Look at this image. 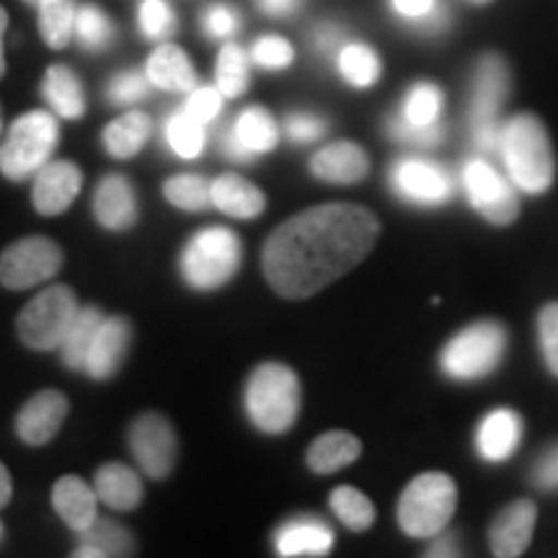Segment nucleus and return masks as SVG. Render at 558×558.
Segmentation results:
<instances>
[{
	"mask_svg": "<svg viewBox=\"0 0 558 558\" xmlns=\"http://www.w3.org/2000/svg\"><path fill=\"white\" fill-rule=\"evenodd\" d=\"M378 239L380 222L367 207L347 202L311 207L264 243V277L277 295L311 298L357 267Z\"/></svg>",
	"mask_w": 558,
	"mask_h": 558,
	"instance_id": "obj_1",
	"label": "nucleus"
},
{
	"mask_svg": "<svg viewBox=\"0 0 558 558\" xmlns=\"http://www.w3.org/2000/svg\"><path fill=\"white\" fill-rule=\"evenodd\" d=\"M533 484L541 492H558V445L548 448L533 465Z\"/></svg>",
	"mask_w": 558,
	"mask_h": 558,
	"instance_id": "obj_49",
	"label": "nucleus"
},
{
	"mask_svg": "<svg viewBox=\"0 0 558 558\" xmlns=\"http://www.w3.org/2000/svg\"><path fill=\"white\" fill-rule=\"evenodd\" d=\"M150 81L143 70H124V73H117L114 78L109 81V101L114 107H128V104H137L148 96Z\"/></svg>",
	"mask_w": 558,
	"mask_h": 558,
	"instance_id": "obj_43",
	"label": "nucleus"
},
{
	"mask_svg": "<svg viewBox=\"0 0 558 558\" xmlns=\"http://www.w3.org/2000/svg\"><path fill=\"white\" fill-rule=\"evenodd\" d=\"M94 215L99 226L111 230V233H124L135 226L140 209L128 177L109 173L107 179H101L94 194Z\"/></svg>",
	"mask_w": 558,
	"mask_h": 558,
	"instance_id": "obj_19",
	"label": "nucleus"
},
{
	"mask_svg": "<svg viewBox=\"0 0 558 558\" xmlns=\"http://www.w3.org/2000/svg\"><path fill=\"white\" fill-rule=\"evenodd\" d=\"M329 505H331V512L337 514L341 525H347L349 530H357V533H362V530L373 527L375 505L360 492V488H354V486L333 488L331 497H329Z\"/></svg>",
	"mask_w": 558,
	"mask_h": 558,
	"instance_id": "obj_37",
	"label": "nucleus"
},
{
	"mask_svg": "<svg viewBox=\"0 0 558 558\" xmlns=\"http://www.w3.org/2000/svg\"><path fill=\"white\" fill-rule=\"evenodd\" d=\"M163 194L173 207L186 209V213H202V209H207V205H213V199H209V181L205 177H197V173L171 177L163 184Z\"/></svg>",
	"mask_w": 558,
	"mask_h": 558,
	"instance_id": "obj_39",
	"label": "nucleus"
},
{
	"mask_svg": "<svg viewBox=\"0 0 558 558\" xmlns=\"http://www.w3.org/2000/svg\"><path fill=\"white\" fill-rule=\"evenodd\" d=\"M541 352L550 373L558 378V303H548L538 316Z\"/></svg>",
	"mask_w": 558,
	"mask_h": 558,
	"instance_id": "obj_47",
	"label": "nucleus"
},
{
	"mask_svg": "<svg viewBox=\"0 0 558 558\" xmlns=\"http://www.w3.org/2000/svg\"><path fill=\"white\" fill-rule=\"evenodd\" d=\"M94 492L104 505L117 512H132L145 497L137 473L122 463H104L96 471Z\"/></svg>",
	"mask_w": 558,
	"mask_h": 558,
	"instance_id": "obj_27",
	"label": "nucleus"
},
{
	"mask_svg": "<svg viewBox=\"0 0 558 558\" xmlns=\"http://www.w3.org/2000/svg\"><path fill=\"white\" fill-rule=\"evenodd\" d=\"M344 41H347L344 29H341L339 24H333V21L318 24L316 32H313V47H316V52L324 54V58H331V54H337Z\"/></svg>",
	"mask_w": 558,
	"mask_h": 558,
	"instance_id": "obj_50",
	"label": "nucleus"
},
{
	"mask_svg": "<svg viewBox=\"0 0 558 558\" xmlns=\"http://www.w3.org/2000/svg\"><path fill=\"white\" fill-rule=\"evenodd\" d=\"M68 396L60 390H41L24 403L16 416V435L21 442L39 448L58 435L68 416Z\"/></svg>",
	"mask_w": 558,
	"mask_h": 558,
	"instance_id": "obj_16",
	"label": "nucleus"
},
{
	"mask_svg": "<svg viewBox=\"0 0 558 558\" xmlns=\"http://www.w3.org/2000/svg\"><path fill=\"white\" fill-rule=\"evenodd\" d=\"M246 414L264 435H282L300 414V380L282 362H262L246 383Z\"/></svg>",
	"mask_w": 558,
	"mask_h": 558,
	"instance_id": "obj_3",
	"label": "nucleus"
},
{
	"mask_svg": "<svg viewBox=\"0 0 558 558\" xmlns=\"http://www.w3.org/2000/svg\"><path fill=\"white\" fill-rule=\"evenodd\" d=\"M507 349V329L499 320H478L458 331L439 352V369L450 380L471 383L492 375Z\"/></svg>",
	"mask_w": 558,
	"mask_h": 558,
	"instance_id": "obj_5",
	"label": "nucleus"
},
{
	"mask_svg": "<svg viewBox=\"0 0 558 558\" xmlns=\"http://www.w3.org/2000/svg\"><path fill=\"white\" fill-rule=\"evenodd\" d=\"M248 58L264 70H284L295 62V47L284 37L267 34V37H259L254 41Z\"/></svg>",
	"mask_w": 558,
	"mask_h": 558,
	"instance_id": "obj_42",
	"label": "nucleus"
},
{
	"mask_svg": "<svg viewBox=\"0 0 558 558\" xmlns=\"http://www.w3.org/2000/svg\"><path fill=\"white\" fill-rule=\"evenodd\" d=\"M140 29L148 39H166L177 32V13L171 11V5L166 0H143L140 3Z\"/></svg>",
	"mask_w": 558,
	"mask_h": 558,
	"instance_id": "obj_41",
	"label": "nucleus"
},
{
	"mask_svg": "<svg viewBox=\"0 0 558 558\" xmlns=\"http://www.w3.org/2000/svg\"><path fill=\"white\" fill-rule=\"evenodd\" d=\"M465 3H471V5H488V3H494V0H465Z\"/></svg>",
	"mask_w": 558,
	"mask_h": 558,
	"instance_id": "obj_55",
	"label": "nucleus"
},
{
	"mask_svg": "<svg viewBox=\"0 0 558 558\" xmlns=\"http://www.w3.org/2000/svg\"><path fill=\"white\" fill-rule=\"evenodd\" d=\"M333 546V533L318 518H295L275 533L279 556H326Z\"/></svg>",
	"mask_w": 558,
	"mask_h": 558,
	"instance_id": "obj_23",
	"label": "nucleus"
},
{
	"mask_svg": "<svg viewBox=\"0 0 558 558\" xmlns=\"http://www.w3.org/2000/svg\"><path fill=\"white\" fill-rule=\"evenodd\" d=\"M181 277L194 290H218L241 267V241L233 230L213 226L192 235L181 251Z\"/></svg>",
	"mask_w": 558,
	"mask_h": 558,
	"instance_id": "obj_7",
	"label": "nucleus"
},
{
	"mask_svg": "<svg viewBox=\"0 0 558 558\" xmlns=\"http://www.w3.org/2000/svg\"><path fill=\"white\" fill-rule=\"evenodd\" d=\"M251 83V58L246 50L239 45H226L218 54V65H215V86L226 99H239Z\"/></svg>",
	"mask_w": 558,
	"mask_h": 558,
	"instance_id": "obj_35",
	"label": "nucleus"
},
{
	"mask_svg": "<svg viewBox=\"0 0 558 558\" xmlns=\"http://www.w3.org/2000/svg\"><path fill=\"white\" fill-rule=\"evenodd\" d=\"M512 88V70L499 52H484L473 68L471 101H469V128H488L499 124L501 107L507 104Z\"/></svg>",
	"mask_w": 558,
	"mask_h": 558,
	"instance_id": "obj_12",
	"label": "nucleus"
},
{
	"mask_svg": "<svg viewBox=\"0 0 558 558\" xmlns=\"http://www.w3.org/2000/svg\"><path fill=\"white\" fill-rule=\"evenodd\" d=\"M96 492L78 476H62L52 488V507L70 530L81 533L96 520Z\"/></svg>",
	"mask_w": 558,
	"mask_h": 558,
	"instance_id": "obj_25",
	"label": "nucleus"
},
{
	"mask_svg": "<svg viewBox=\"0 0 558 558\" xmlns=\"http://www.w3.org/2000/svg\"><path fill=\"white\" fill-rule=\"evenodd\" d=\"M166 143L179 158H197L205 148V124H199L181 107L166 120Z\"/></svg>",
	"mask_w": 558,
	"mask_h": 558,
	"instance_id": "obj_38",
	"label": "nucleus"
},
{
	"mask_svg": "<svg viewBox=\"0 0 558 558\" xmlns=\"http://www.w3.org/2000/svg\"><path fill=\"white\" fill-rule=\"evenodd\" d=\"M41 96L50 104L54 114L65 117V120H78L86 114V94L78 75L68 65H50L41 81Z\"/></svg>",
	"mask_w": 558,
	"mask_h": 558,
	"instance_id": "obj_30",
	"label": "nucleus"
},
{
	"mask_svg": "<svg viewBox=\"0 0 558 558\" xmlns=\"http://www.w3.org/2000/svg\"><path fill=\"white\" fill-rule=\"evenodd\" d=\"M150 117L143 111H128V114L117 117L114 122L107 124L104 130V148L111 158L128 160L143 150V145L150 137Z\"/></svg>",
	"mask_w": 558,
	"mask_h": 558,
	"instance_id": "obj_33",
	"label": "nucleus"
},
{
	"mask_svg": "<svg viewBox=\"0 0 558 558\" xmlns=\"http://www.w3.org/2000/svg\"><path fill=\"white\" fill-rule=\"evenodd\" d=\"M386 128H388V135L393 137L396 143L409 145V148H416V150L437 148V145L445 140V124L442 122L435 124V128H409V124H403V122L390 117Z\"/></svg>",
	"mask_w": 558,
	"mask_h": 558,
	"instance_id": "obj_44",
	"label": "nucleus"
},
{
	"mask_svg": "<svg viewBox=\"0 0 558 558\" xmlns=\"http://www.w3.org/2000/svg\"><path fill=\"white\" fill-rule=\"evenodd\" d=\"M202 29L213 39H228L241 29V13L230 3H213L202 13Z\"/></svg>",
	"mask_w": 558,
	"mask_h": 558,
	"instance_id": "obj_46",
	"label": "nucleus"
},
{
	"mask_svg": "<svg viewBox=\"0 0 558 558\" xmlns=\"http://www.w3.org/2000/svg\"><path fill=\"white\" fill-rule=\"evenodd\" d=\"M73 34L78 37V41L88 52H101L107 50L111 39H114V24H111L109 16L101 9H96V5L88 3L75 11Z\"/></svg>",
	"mask_w": 558,
	"mask_h": 558,
	"instance_id": "obj_40",
	"label": "nucleus"
},
{
	"mask_svg": "<svg viewBox=\"0 0 558 558\" xmlns=\"http://www.w3.org/2000/svg\"><path fill=\"white\" fill-rule=\"evenodd\" d=\"M81 546L73 556L78 558H109V556H132L135 541L128 530L111 520L96 518L86 530H81Z\"/></svg>",
	"mask_w": 558,
	"mask_h": 558,
	"instance_id": "obj_32",
	"label": "nucleus"
},
{
	"mask_svg": "<svg viewBox=\"0 0 558 558\" xmlns=\"http://www.w3.org/2000/svg\"><path fill=\"white\" fill-rule=\"evenodd\" d=\"M522 439V418L514 409H494L481 418L476 429L478 458L486 463H505L514 456Z\"/></svg>",
	"mask_w": 558,
	"mask_h": 558,
	"instance_id": "obj_20",
	"label": "nucleus"
},
{
	"mask_svg": "<svg viewBox=\"0 0 558 558\" xmlns=\"http://www.w3.org/2000/svg\"><path fill=\"white\" fill-rule=\"evenodd\" d=\"M145 75H148L150 86L177 90V94H190L197 86V73H194L192 60L177 45H160L148 58Z\"/></svg>",
	"mask_w": 558,
	"mask_h": 558,
	"instance_id": "obj_26",
	"label": "nucleus"
},
{
	"mask_svg": "<svg viewBox=\"0 0 558 558\" xmlns=\"http://www.w3.org/2000/svg\"><path fill=\"white\" fill-rule=\"evenodd\" d=\"M130 450L145 476L163 481L177 463V432H173L169 418L148 411L132 422Z\"/></svg>",
	"mask_w": 558,
	"mask_h": 558,
	"instance_id": "obj_13",
	"label": "nucleus"
},
{
	"mask_svg": "<svg viewBox=\"0 0 558 558\" xmlns=\"http://www.w3.org/2000/svg\"><path fill=\"white\" fill-rule=\"evenodd\" d=\"M78 311L81 308L75 292L65 288V284H52V288H47L37 298L29 300L26 308L19 313V339L29 349H37V352L60 349Z\"/></svg>",
	"mask_w": 558,
	"mask_h": 558,
	"instance_id": "obj_8",
	"label": "nucleus"
},
{
	"mask_svg": "<svg viewBox=\"0 0 558 558\" xmlns=\"http://www.w3.org/2000/svg\"><path fill=\"white\" fill-rule=\"evenodd\" d=\"M101 320H104L101 311L94 308V305H88V308L78 311V316H75L73 326H70L65 341L60 344L62 362H65V367H70V369L86 367L90 341H94L96 331H99Z\"/></svg>",
	"mask_w": 558,
	"mask_h": 558,
	"instance_id": "obj_34",
	"label": "nucleus"
},
{
	"mask_svg": "<svg viewBox=\"0 0 558 558\" xmlns=\"http://www.w3.org/2000/svg\"><path fill=\"white\" fill-rule=\"evenodd\" d=\"M279 143V130L275 117L262 107L243 109L235 122L230 124L222 135L220 148L235 163H248V160L275 150Z\"/></svg>",
	"mask_w": 558,
	"mask_h": 558,
	"instance_id": "obj_14",
	"label": "nucleus"
},
{
	"mask_svg": "<svg viewBox=\"0 0 558 558\" xmlns=\"http://www.w3.org/2000/svg\"><path fill=\"white\" fill-rule=\"evenodd\" d=\"M0 130H3V114H0Z\"/></svg>",
	"mask_w": 558,
	"mask_h": 558,
	"instance_id": "obj_57",
	"label": "nucleus"
},
{
	"mask_svg": "<svg viewBox=\"0 0 558 558\" xmlns=\"http://www.w3.org/2000/svg\"><path fill=\"white\" fill-rule=\"evenodd\" d=\"M442 111L445 90L432 81H416L414 86L407 88L399 109L390 117L409 124V128H435V124L442 122Z\"/></svg>",
	"mask_w": 558,
	"mask_h": 558,
	"instance_id": "obj_28",
	"label": "nucleus"
},
{
	"mask_svg": "<svg viewBox=\"0 0 558 558\" xmlns=\"http://www.w3.org/2000/svg\"><path fill=\"white\" fill-rule=\"evenodd\" d=\"M362 456V442L349 432L333 429L320 435L316 442L308 448V469L313 473H320V476H329V473H337L347 465H352L354 460Z\"/></svg>",
	"mask_w": 558,
	"mask_h": 558,
	"instance_id": "obj_29",
	"label": "nucleus"
},
{
	"mask_svg": "<svg viewBox=\"0 0 558 558\" xmlns=\"http://www.w3.org/2000/svg\"><path fill=\"white\" fill-rule=\"evenodd\" d=\"M427 556H460V543L456 535L450 533H437L435 535V543H432Z\"/></svg>",
	"mask_w": 558,
	"mask_h": 558,
	"instance_id": "obj_52",
	"label": "nucleus"
},
{
	"mask_svg": "<svg viewBox=\"0 0 558 558\" xmlns=\"http://www.w3.org/2000/svg\"><path fill=\"white\" fill-rule=\"evenodd\" d=\"M83 186V173L70 160H54V163H45L34 173V190L32 202L34 209L45 218H54V215L65 213L78 197Z\"/></svg>",
	"mask_w": 558,
	"mask_h": 558,
	"instance_id": "obj_15",
	"label": "nucleus"
},
{
	"mask_svg": "<svg viewBox=\"0 0 558 558\" xmlns=\"http://www.w3.org/2000/svg\"><path fill=\"white\" fill-rule=\"evenodd\" d=\"M388 13L416 37H442L452 24L448 0H386Z\"/></svg>",
	"mask_w": 558,
	"mask_h": 558,
	"instance_id": "obj_22",
	"label": "nucleus"
},
{
	"mask_svg": "<svg viewBox=\"0 0 558 558\" xmlns=\"http://www.w3.org/2000/svg\"><path fill=\"white\" fill-rule=\"evenodd\" d=\"M5 29H9V13H5L3 5H0V78H3V75H5V54H3Z\"/></svg>",
	"mask_w": 558,
	"mask_h": 558,
	"instance_id": "obj_54",
	"label": "nucleus"
},
{
	"mask_svg": "<svg viewBox=\"0 0 558 558\" xmlns=\"http://www.w3.org/2000/svg\"><path fill=\"white\" fill-rule=\"evenodd\" d=\"M499 156L512 184L525 194H543L554 184V145L543 122L530 111H520L501 122Z\"/></svg>",
	"mask_w": 558,
	"mask_h": 558,
	"instance_id": "obj_2",
	"label": "nucleus"
},
{
	"mask_svg": "<svg viewBox=\"0 0 558 558\" xmlns=\"http://www.w3.org/2000/svg\"><path fill=\"white\" fill-rule=\"evenodd\" d=\"M388 184L396 197L416 207H439L456 194V179L445 166L424 156H403L393 160Z\"/></svg>",
	"mask_w": 558,
	"mask_h": 558,
	"instance_id": "obj_9",
	"label": "nucleus"
},
{
	"mask_svg": "<svg viewBox=\"0 0 558 558\" xmlns=\"http://www.w3.org/2000/svg\"><path fill=\"white\" fill-rule=\"evenodd\" d=\"M262 13H267L271 19H284L292 16L298 11V0H256Z\"/></svg>",
	"mask_w": 558,
	"mask_h": 558,
	"instance_id": "obj_51",
	"label": "nucleus"
},
{
	"mask_svg": "<svg viewBox=\"0 0 558 558\" xmlns=\"http://www.w3.org/2000/svg\"><path fill=\"white\" fill-rule=\"evenodd\" d=\"M39 29L52 50L68 47L75 32L73 0H39Z\"/></svg>",
	"mask_w": 558,
	"mask_h": 558,
	"instance_id": "obj_36",
	"label": "nucleus"
},
{
	"mask_svg": "<svg viewBox=\"0 0 558 558\" xmlns=\"http://www.w3.org/2000/svg\"><path fill=\"white\" fill-rule=\"evenodd\" d=\"M458 507V486L445 473H422L403 488L399 525L411 538H435L448 527Z\"/></svg>",
	"mask_w": 558,
	"mask_h": 558,
	"instance_id": "obj_4",
	"label": "nucleus"
},
{
	"mask_svg": "<svg viewBox=\"0 0 558 558\" xmlns=\"http://www.w3.org/2000/svg\"><path fill=\"white\" fill-rule=\"evenodd\" d=\"M222 99H226V96L220 94L218 86H194L190 90V99L184 104V111L207 128V124L218 120Z\"/></svg>",
	"mask_w": 558,
	"mask_h": 558,
	"instance_id": "obj_45",
	"label": "nucleus"
},
{
	"mask_svg": "<svg viewBox=\"0 0 558 558\" xmlns=\"http://www.w3.org/2000/svg\"><path fill=\"white\" fill-rule=\"evenodd\" d=\"M465 197L481 218L492 226H509L520 213V199L512 184L484 158H469L460 169Z\"/></svg>",
	"mask_w": 558,
	"mask_h": 558,
	"instance_id": "obj_10",
	"label": "nucleus"
},
{
	"mask_svg": "<svg viewBox=\"0 0 558 558\" xmlns=\"http://www.w3.org/2000/svg\"><path fill=\"white\" fill-rule=\"evenodd\" d=\"M326 124L324 117L318 114H311V111H292V114L284 120V132H288V137L292 143H316L326 135Z\"/></svg>",
	"mask_w": 558,
	"mask_h": 558,
	"instance_id": "obj_48",
	"label": "nucleus"
},
{
	"mask_svg": "<svg viewBox=\"0 0 558 558\" xmlns=\"http://www.w3.org/2000/svg\"><path fill=\"white\" fill-rule=\"evenodd\" d=\"M369 171V158L367 153L360 148L357 143H339L326 145L316 156L311 158V173L320 181H329V184H357L367 177Z\"/></svg>",
	"mask_w": 558,
	"mask_h": 558,
	"instance_id": "obj_21",
	"label": "nucleus"
},
{
	"mask_svg": "<svg viewBox=\"0 0 558 558\" xmlns=\"http://www.w3.org/2000/svg\"><path fill=\"white\" fill-rule=\"evenodd\" d=\"M26 3H29V5H39V0H26Z\"/></svg>",
	"mask_w": 558,
	"mask_h": 558,
	"instance_id": "obj_56",
	"label": "nucleus"
},
{
	"mask_svg": "<svg viewBox=\"0 0 558 558\" xmlns=\"http://www.w3.org/2000/svg\"><path fill=\"white\" fill-rule=\"evenodd\" d=\"M209 199H213V205L218 207L220 213L239 220L259 218L264 207H267L264 194L256 190L251 181L235 177V173H226V177L209 181Z\"/></svg>",
	"mask_w": 558,
	"mask_h": 558,
	"instance_id": "obj_24",
	"label": "nucleus"
},
{
	"mask_svg": "<svg viewBox=\"0 0 558 558\" xmlns=\"http://www.w3.org/2000/svg\"><path fill=\"white\" fill-rule=\"evenodd\" d=\"M0 538H3V525H0Z\"/></svg>",
	"mask_w": 558,
	"mask_h": 558,
	"instance_id": "obj_58",
	"label": "nucleus"
},
{
	"mask_svg": "<svg viewBox=\"0 0 558 558\" xmlns=\"http://www.w3.org/2000/svg\"><path fill=\"white\" fill-rule=\"evenodd\" d=\"M132 341V326L128 318L111 316L104 318L99 331H96L94 341H90L88 357H86V373L94 380H111L120 373L128 349Z\"/></svg>",
	"mask_w": 558,
	"mask_h": 558,
	"instance_id": "obj_18",
	"label": "nucleus"
},
{
	"mask_svg": "<svg viewBox=\"0 0 558 558\" xmlns=\"http://www.w3.org/2000/svg\"><path fill=\"white\" fill-rule=\"evenodd\" d=\"M60 128L50 111H26L11 124L9 135L0 145V173L11 181H24L50 163L58 148Z\"/></svg>",
	"mask_w": 558,
	"mask_h": 558,
	"instance_id": "obj_6",
	"label": "nucleus"
},
{
	"mask_svg": "<svg viewBox=\"0 0 558 558\" xmlns=\"http://www.w3.org/2000/svg\"><path fill=\"white\" fill-rule=\"evenodd\" d=\"M62 269V248L47 235H29L11 243L0 254V284L9 290H29Z\"/></svg>",
	"mask_w": 558,
	"mask_h": 558,
	"instance_id": "obj_11",
	"label": "nucleus"
},
{
	"mask_svg": "<svg viewBox=\"0 0 558 558\" xmlns=\"http://www.w3.org/2000/svg\"><path fill=\"white\" fill-rule=\"evenodd\" d=\"M535 522H538V509L530 499H518L507 505L494 518L492 527H488L492 554L499 558H514L525 554L530 541H533Z\"/></svg>",
	"mask_w": 558,
	"mask_h": 558,
	"instance_id": "obj_17",
	"label": "nucleus"
},
{
	"mask_svg": "<svg viewBox=\"0 0 558 558\" xmlns=\"http://www.w3.org/2000/svg\"><path fill=\"white\" fill-rule=\"evenodd\" d=\"M333 60H337L341 81L357 90L373 88L383 75L380 54L367 41H344L341 50L333 54Z\"/></svg>",
	"mask_w": 558,
	"mask_h": 558,
	"instance_id": "obj_31",
	"label": "nucleus"
},
{
	"mask_svg": "<svg viewBox=\"0 0 558 558\" xmlns=\"http://www.w3.org/2000/svg\"><path fill=\"white\" fill-rule=\"evenodd\" d=\"M11 494H13V484H11V476L9 471H5V465L0 463V509L11 501Z\"/></svg>",
	"mask_w": 558,
	"mask_h": 558,
	"instance_id": "obj_53",
	"label": "nucleus"
}]
</instances>
